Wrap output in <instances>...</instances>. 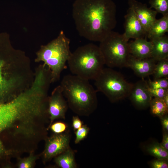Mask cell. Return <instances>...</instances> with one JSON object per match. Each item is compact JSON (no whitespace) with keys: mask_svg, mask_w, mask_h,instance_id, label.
Instances as JSON below:
<instances>
[{"mask_svg":"<svg viewBox=\"0 0 168 168\" xmlns=\"http://www.w3.org/2000/svg\"><path fill=\"white\" fill-rule=\"evenodd\" d=\"M116 12L112 0H75L72 16L81 36L100 42L115 27Z\"/></svg>","mask_w":168,"mask_h":168,"instance_id":"obj_1","label":"cell"},{"mask_svg":"<svg viewBox=\"0 0 168 168\" xmlns=\"http://www.w3.org/2000/svg\"><path fill=\"white\" fill-rule=\"evenodd\" d=\"M33 79L28 62L0 58V103L13 99L29 88Z\"/></svg>","mask_w":168,"mask_h":168,"instance_id":"obj_2","label":"cell"},{"mask_svg":"<svg viewBox=\"0 0 168 168\" xmlns=\"http://www.w3.org/2000/svg\"><path fill=\"white\" fill-rule=\"evenodd\" d=\"M89 81L74 75H67L61 82L68 107L79 115H89L97 106V91Z\"/></svg>","mask_w":168,"mask_h":168,"instance_id":"obj_3","label":"cell"},{"mask_svg":"<svg viewBox=\"0 0 168 168\" xmlns=\"http://www.w3.org/2000/svg\"><path fill=\"white\" fill-rule=\"evenodd\" d=\"M71 72L88 80H94L104 68L105 62L99 46L89 43L71 53L67 61Z\"/></svg>","mask_w":168,"mask_h":168,"instance_id":"obj_4","label":"cell"},{"mask_svg":"<svg viewBox=\"0 0 168 168\" xmlns=\"http://www.w3.org/2000/svg\"><path fill=\"white\" fill-rule=\"evenodd\" d=\"M70 40L61 31L57 38L42 46L37 54L35 62H43L50 70L52 83L59 79L71 53Z\"/></svg>","mask_w":168,"mask_h":168,"instance_id":"obj_5","label":"cell"},{"mask_svg":"<svg viewBox=\"0 0 168 168\" xmlns=\"http://www.w3.org/2000/svg\"><path fill=\"white\" fill-rule=\"evenodd\" d=\"M94 80L97 91L103 93L112 102L128 96L133 84L110 68H103Z\"/></svg>","mask_w":168,"mask_h":168,"instance_id":"obj_6","label":"cell"},{"mask_svg":"<svg viewBox=\"0 0 168 168\" xmlns=\"http://www.w3.org/2000/svg\"><path fill=\"white\" fill-rule=\"evenodd\" d=\"M128 41L123 34L112 31L100 42L105 65L110 68L127 67L130 55Z\"/></svg>","mask_w":168,"mask_h":168,"instance_id":"obj_7","label":"cell"},{"mask_svg":"<svg viewBox=\"0 0 168 168\" xmlns=\"http://www.w3.org/2000/svg\"><path fill=\"white\" fill-rule=\"evenodd\" d=\"M62 89L60 85L56 87L48 99V111L49 123L48 130L54 121L58 119H65L68 105L64 99Z\"/></svg>","mask_w":168,"mask_h":168,"instance_id":"obj_8","label":"cell"},{"mask_svg":"<svg viewBox=\"0 0 168 168\" xmlns=\"http://www.w3.org/2000/svg\"><path fill=\"white\" fill-rule=\"evenodd\" d=\"M45 140V147L42 154L44 162L55 157L69 147L70 137L67 133H54Z\"/></svg>","mask_w":168,"mask_h":168,"instance_id":"obj_9","label":"cell"},{"mask_svg":"<svg viewBox=\"0 0 168 168\" xmlns=\"http://www.w3.org/2000/svg\"><path fill=\"white\" fill-rule=\"evenodd\" d=\"M144 78L133 84L128 96L134 105L139 109H144L149 106L152 98L148 90L147 81Z\"/></svg>","mask_w":168,"mask_h":168,"instance_id":"obj_10","label":"cell"},{"mask_svg":"<svg viewBox=\"0 0 168 168\" xmlns=\"http://www.w3.org/2000/svg\"><path fill=\"white\" fill-rule=\"evenodd\" d=\"M124 18L125 32L123 35L127 40L147 38V31L131 7L128 9Z\"/></svg>","mask_w":168,"mask_h":168,"instance_id":"obj_11","label":"cell"},{"mask_svg":"<svg viewBox=\"0 0 168 168\" xmlns=\"http://www.w3.org/2000/svg\"><path fill=\"white\" fill-rule=\"evenodd\" d=\"M129 7L133 10L137 17L147 32L156 20L157 12L136 0H128Z\"/></svg>","mask_w":168,"mask_h":168,"instance_id":"obj_12","label":"cell"},{"mask_svg":"<svg viewBox=\"0 0 168 168\" xmlns=\"http://www.w3.org/2000/svg\"><path fill=\"white\" fill-rule=\"evenodd\" d=\"M156 62L152 58L139 59L130 54L127 67L132 69L138 77L144 78L152 74Z\"/></svg>","mask_w":168,"mask_h":168,"instance_id":"obj_13","label":"cell"},{"mask_svg":"<svg viewBox=\"0 0 168 168\" xmlns=\"http://www.w3.org/2000/svg\"><path fill=\"white\" fill-rule=\"evenodd\" d=\"M129 52L134 57L139 59L151 58L152 49L151 42L147 38H138L128 42Z\"/></svg>","mask_w":168,"mask_h":168,"instance_id":"obj_14","label":"cell"},{"mask_svg":"<svg viewBox=\"0 0 168 168\" xmlns=\"http://www.w3.org/2000/svg\"><path fill=\"white\" fill-rule=\"evenodd\" d=\"M152 44L151 58L156 62L168 58V37L166 35L150 40Z\"/></svg>","mask_w":168,"mask_h":168,"instance_id":"obj_15","label":"cell"},{"mask_svg":"<svg viewBox=\"0 0 168 168\" xmlns=\"http://www.w3.org/2000/svg\"><path fill=\"white\" fill-rule=\"evenodd\" d=\"M168 31V15L156 19L147 32V38L150 40L162 37Z\"/></svg>","mask_w":168,"mask_h":168,"instance_id":"obj_16","label":"cell"},{"mask_svg":"<svg viewBox=\"0 0 168 168\" xmlns=\"http://www.w3.org/2000/svg\"><path fill=\"white\" fill-rule=\"evenodd\" d=\"M55 157L54 162L61 168H75L77 167L74 152L70 147Z\"/></svg>","mask_w":168,"mask_h":168,"instance_id":"obj_17","label":"cell"},{"mask_svg":"<svg viewBox=\"0 0 168 168\" xmlns=\"http://www.w3.org/2000/svg\"><path fill=\"white\" fill-rule=\"evenodd\" d=\"M149 106L152 114L159 118L168 114V106L163 99L152 98Z\"/></svg>","mask_w":168,"mask_h":168,"instance_id":"obj_18","label":"cell"},{"mask_svg":"<svg viewBox=\"0 0 168 168\" xmlns=\"http://www.w3.org/2000/svg\"><path fill=\"white\" fill-rule=\"evenodd\" d=\"M147 152L157 159L168 160V151L160 143L155 142L148 145L146 148Z\"/></svg>","mask_w":168,"mask_h":168,"instance_id":"obj_19","label":"cell"},{"mask_svg":"<svg viewBox=\"0 0 168 168\" xmlns=\"http://www.w3.org/2000/svg\"><path fill=\"white\" fill-rule=\"evenodd\" d=\"M152 75L154 79L168 77V58L162 59L157 62Z\"/></svg>","mask_w":168,"mask_h":168,"instance_id":"obj_20","label":"cell"},{"mask_svg":"<svg viewBox=\"0 0 168 168\" xmlns=\"http://www.w3.org/2000/svg\"><path fill=\"white\" fill-rule=\"evenodd\" d=\"M38 157V156L35 155L34 152H31L27 157L18 158L17 166L18 168H33Z\"/></svg>","mask_w":168,"mask_h":168,"instance_id":"obj_21","label":"cell"},{"mask_svg":"<svg viewBox=\"0 0 168 168\" xmlns=\"http://www.w3.org/2000/svg\"><path fill=\"white\" fill-rule=\"evenodd\" d=\"M150 8H154L163 16L168 15V0H149Z\"/></svg>","mask_w":168,"mask_h":168,"instance_id":"obj_22","label":"cell"},{"mask_svg":"<svg viewBox=\"0 0 168 168\" xmlns=\"http://www.w3.org/2000/svg\"><path fill=\"white\" fill-rule=\"evenodd\" d=\"M147 82L149 87L153 89L168 88V77L159 78L153 81L149 78Z\"/></svg>","mask_w":168,"mask_h":168,"instance_id":"obj_23","label":"cell"},{"mask_svg":"<svg viewBox=\"0 0 168 168\" xmlns=\"http://www.w3.org/2000/svg\"><path fill=\"white\" fill-rule=\"evenodd\" d=\"M89 130V128L86 125H84L76 130L75 143L77 144L85 138L88 135Z\"/></svg>","mask_w":168,"mask_h":168,"instance_id":"obj_24","label":"cell"},{"mask_svg":"<svg viewBox=\"0 0 168 168\" xmlns=\"http://www.w3.org/2000/svg\"><path fill=\"white\" fill-rule=\"evenodd\" d=\"M67 127V125L65 123L58 121L52 123L49 126V129H50L54 133L59 134L65 132Z\"/></svg>","mask_w":168,"mask_h":168,"instance_id":"obj_25","label":"cell"},{"mask_svg":"<svg viewBox=\"0 0 168 168\" xmlns=\"http://www.w3.org/2000/svg\"><path fill=\"white\" fill-rule=\"evenodd\" d=\"M148 90L152 97L163 99L164 96L168 93V88L153 89L148 86Z\"/></svg>","mask_w":168,"mask_h":168,"instance_id":"obj_26","label":"cell"},{"mask_svg":"<svg viewBox=\"0 0 168 168\" xmlns=\"http://www.w3.org/2000/svg\"><path fill=\"white\" fill-rule=\"evenodd\" d=\"M150 166L152 168H168V160L156 158L151 162Z\"/></svg>","mask_w":168,"mask_h":168,"instance_id":"obj_27","label":"cell"},{"mask_svg":"<svg viewBox=\"0 0 168 168\" xmlns=\"http://www.w3.org/2000/svg\"><path fill=\"white\" fill-rule=\"evenodd\" d=\"M82 125V122L77 116H74L72 118V127L76 131Z\"/></svg>","mask_w":168,"mask_h":168,"instance_id":"obj_28","label":"cell"},{"mask_svg":"<svg viewBox=\"0 0 168 168\" xmlns=\"http://www.w3.org/2000/svg\"><path fill=\"white\" fill-rule=\"evenodd\" d=\"M162 147L168 151V132L163 129V138L162 142L160 143Z\"/></svg>","mask_w":168,"mask_h":168,"instance_id":"obj_29","label":"cell"},{"mask_svg":"<svg viewBox=\"0 0 168 168\" xmlns=\"http://www.w3.org/2000/svg\"><path fill=\"white\" fill-rule=\"evenodd\" d=\"M163 129L168 132V116L167 114L160 117Z\"/></svg>","mask_w":168,"mask_h":168,"instance_id":"obj_30","label":"cell"},{"mask_svg":"<svg viewBox=\"0 0 168 168\" xmlns=\"http://www.w3.org/2000/svg\"><path fill=\"white\" fill-rule=\"evenodd\" d=\"M163 99L167 106H168V93L164 96Z\"/></svg>","mask_w":168,"mask_h":168,"instance_id":"obj_31","label":"cell"}]
</instances>
